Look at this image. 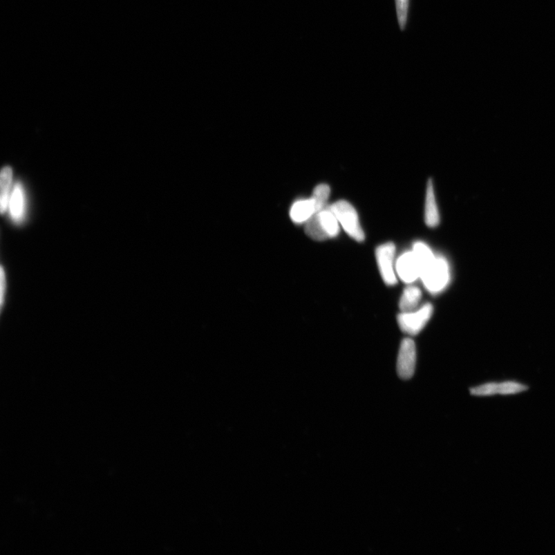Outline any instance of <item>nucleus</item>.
<instances>
[{"instance_id":"5","label":"nucleus","mask_w":555,"mask_h":555,"mask_svg":"<svg viewBox=\"0 0 555 555\" xmlns=\"http://www.w3.org/2000/svg\"><path fill=\"white\" fill-rule=\"evenodd\" d=\"M417 349L415 343L411 339H404L400 345L397 370L399 378L410 379L415 372Z\"/></svg>"},{"instance_id":"4","label":"nucleus","mask_w":555,"mask_h":555,"mask_svg":"<svg viewBox=\"0 0 555 555\" xmlns=\"http://www.w3.org/2000/svg\"><path fill=\"white\" fill-rule=\"evenodd\" d=\"M396 246L392 243H387L378 247L376 256L379 270L384 283L388 285H394L397 283L396 267H394Z\"/></svg>"},{"instance_id":"10","label":"nucleus","mask_w":555,"mask_h":555,"mask_svg":"<svg viewBox=\"0 0 555 555\" xmlns=\"http://www.w3.org/2000/svg\"><path fill=\"white\" fill-rule=\"evenodd\" d=\"M317 216L328 238H332L339 235V223L335 214L331 210L330 206H326L325 209L317 212Z\"/></svg>"},{"instance_id":"6","label":"nucleus","mask_w":555,"mask_h":555,"mask_svg":"<svg viewBox=\"0 0 555 555\" xmlns=\"http://www.w3.org/2000/svg\"><path fill=\"white\" fill-rule=\"evenodd\" d=\"M527 390L525 385L507 381L502 383H487L476 387L471 388V393L473 396L487 397L496 395H512Z\"/></svg>"},{"instance_id":"14","label":"nucleus","mask_w":555,"mask_h":555,"mask_svg":"<svg viewBox=\"0 0 555 555\" xmlns=\"http://www.w3.org/2000/svg\"><path fill=\"white\" fill-rule=\"evenodd\" d=\"M413 252L417 259L420 273L428 265H431L436 258L429 247L420 242L414 244Z\"/></svg>"},{"instance_id":"15","label":"nucleus","mask_w":555,"mask_h":555,"mask_svg":"<svg viewBox=\"0 0 555 555\" xmlns=\"http://www.w3.org/2000/svg\"><path fill=\"white\" fill-rule=\"evenodd\" d=\"M305 224V232L306 235L310 237L312 239L319 241V242H322V241L329 238L323 229L322 226L320 225L317 213L308 220Z\"/></svg>"},{"instance_id":"17","label":"nucleus","mask_w":555,"mask_h":555,"mask_svg":"<svg viewBox=\"0 0 555 555\" xmlns=\"http://www.w3.org/2000/svg\"><path fill=\"white\" fill-rule=\"evenodd\" d=\"M409 6L410 0H396L398 23L401 30H404L406 28Z\"/></svg>"},{"instance_id":"18","label":"nucleus","mask_w":555,"mask_h":555,"mask_svg":"<svg viewBox=\"0 0 555 555\" xmlns=\"http://www.w3.org/2000/svg\"><path fill=\"white\" fill-rule=\"evenodd\" d=\"M6 281H8V280H6V272H5L4 269L2 267V269H1V284H0V290H1V292H0V297H1V306L2 307L3 306V304H4L6 286H8V282H6Z\"/></svg>"},{"instance_id":"3","label":"nucleus","mask_w":555,"mask_h":555,"mask_svg":"<svg viewBox=\"0 0 555 555\" xmlns=\"http://www.w3.org/2000/svg\"><path fill=\"white\" fill-rule=\"evenodd\" d=\"M433 308L430 303L426 304L418 310L402 312L397 317L400 330L409 335H417L422 331L433 316Z\"/></svg>"},{"instance_id":"13","label":"nucleus","mask_w":555,"mask_h":555,"mask_svg":"<svg viewBox=\"0 0 555 555\" xmlns=\"http://www.w3.org/2000/svg\"><path fill=\"white\" fill-rule=\"evenodd\" d=\"M9 207L13 218L17 220L22 218L24 210V198L21 185L17 184L13 189Z\"/></svg>"},{"instance_id":"7","label":"nucleus","mask_w":555,"mask_h":555,"mask_svg":"<svg viewBox=\"0 0 555 555\" xmlns=\"http://www.w3.org/2000/svg\"><path fill=\"white\" fill-rule=\"evenodd\" d=\"M396 272L405 283L411 284L420 278L418 263L413 251L406 252L397 259Z\"/></svg>"},{"instance_id":"1","label":"nucleus","mask_w":555,"mask_h":555,"mask_svg":"<svg viewBox=\"0 0 555 555\" xmlns=\"http://www.w3.org/2000/svg\"><path fill=\"white\" fill-rule=\"evenodd\" d=\"M427 290L432 294L443 292L451 280L450 265L443 256H436L433 262L420 273V278Z\"/></svg>"},{"instance_id":"12","label":"nucleus","mask_w":555,"mask_h":555,"mask_svg":"<svg viewBox=\"0 0 555 555\" xmlns=\"http://www.w3.org/2000/svg\"><path fill=\"white\" fill-rule=\"evenodd\" d=\"M422 298V292L417 286L406 288L399 300V310L402 312L414 311Z\"/></svg>"},{"instance_id":"2","label":"nucleus","mask_w":555,"mask_h":555,"mask_svg":"<svg viewBox=\"0 0 555 555\" xmlns=\"http://www.w3.org/2000/svg\"><path fill=\"white\" fill-rule=\"evenodd\" d=\"M331 210L335 214L339 223L342 225L345 232L357 242H363L365 234L361 227L358 214L354 207L344 200L330 206Z\"/></svg>"},{"instance_id":"8","label":"nucleus","mask_w":555,"mask_h":555,"mask_svg":"<svg viewBox=\"0 0 555 555\" xmlns=\"http://www.w3.org/2000/svg\"><path fill=\"white\" fill-rule=\"evenodd\" d=\"M317 213L315 200L312 197L309 199L300 200L294 203L290 210V217L297 224L305 223L312 216Z\"/></svg>"},{"instance_id":"11","label":"nucleus","mask_w":555,"mask_h":555,"mask_svg":"<svg viewBox=\"0 0 555 555\" xmlns=\"http://www.w3.org/2000/svg\"><path fill=\"white\" fill-rule=\"evenodd\" d=\"M12 182V170L10 166H5L0 175V210L4 214L8 210L10 200V189Z\"/></svg>"},{"instance_id":"16","label":"nucleus","mask_w":555,"mask_h":555,"mask_svg":"<svg viewBox=\"0 0 555 555\" xmlns=\"http://www.w3.org/2000/svg\"><path fill=\"white\" fill-rule=\"evenodd\" d=\"M330 195V186L326 184H321L314 189L312 198L315 200L317 212L323 210L327 206V200Z\"/></svg>"},{"instance_id":"9","label":"nucleus","mask_w":555,"mask_h":555,"mask_svg":"<svg viewBox=\"0 0 555 555\" xmlns=\"http://www.w3.org/2000/svg\"><path fill=\"white\" fill-rule=\"evenodd\" d=\"M425 223L430 228L437 227L440 223V214L434 194L432 180L427 183L425 203Z\"/></svg>"}]
</instances>
